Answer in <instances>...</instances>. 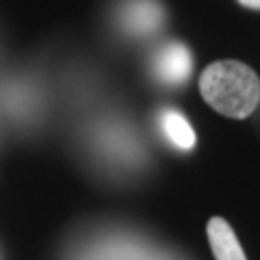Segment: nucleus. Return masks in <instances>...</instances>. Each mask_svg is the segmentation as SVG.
<instances>
[{
	"instance_id": "nucleus-1",
	"label": "nucleus",
	"mask_w": 260,
	"mask_h": 260,
	"mask_svg": "<svg viewBox=\"0 0 260 260\" xmlns=\"http://www.w3.org/2000/svg\"><path fill=\"white\" fill-rule=\"evenodd\" d=\"M200 91L217 113L245 119L260 102V78L239 61H217L202 72Z\"/></svg>"
},
{
	"instance_id": "nucleus-6",
	"label": "nucleus",
	"mask_w": 260,
	"mask_h": 260,
	"mask_svg": "<svg viewBox=\"0 0 260 260\" xmlns=\"http://www.w3.org/2000/svg\"><path fill=\"white\" fill-rule=\"evenodd\" d=\"M243 7H247V9H258L260 11V0H239Z\"/></svg>"
},
{
	"instance_id": "nucleus-4",
	"label": "nucleus",
	"mask_w": 260,
	"mask_h": 260,
	"mask_svg": "<svg viewBox=\"0 0 260 260\" xmlns=\"http://www.w3.org/2000/svg\"><path fill=\"white\" fill-rule=\"evenodd\" d=\"M158 130L172 148L180 152H191L195 148V133L189 124V119L178 109H162L158 113Z\"/></svg>"
},
{
	"instance_id": "nucleus-3",
	"label": "nucleus",
	"mask_w": 260,
	"mask_h": 260,
	"mask_svg": "<svg viewBox=\"0 0 260 260\" xmlns=\"http://www.w3.org/2000/svg\"><path fill=\"white\" fill-rule=\"evenodd\" d=\"M193 56L189 48L180 42H167L154 54V74L162 85L180 87L191 76Z\"/></svg>"
},
{
	"instance_id": "nucleus-2",
	"label": "nucleus",
	"mask_w": 260,
	"mask_h": 260,
	"mask_svg": "<svg viewBox=\"0 0 260 260\" xmlns=\"http://www.w3.org/2000/svg\"><path fill=\"white\" fill-rule=\"evenodd\" d=\"M117 22L130 37H150L165 22V11L158 0H124L117 9Z\"/></svg>"
},
{
	"instance_id": "nucleus-5",
	"label": "nucleus",
	"mask_w": 260,
	"mask_h": 260,
	"mask_svg": "<svg viewBox=\"0 0 260 260\" xmlns=\"http://www.w3.org/2000/svg\"><path fill=\"white\" fill-rule=\"evenodd\" d=\"M208 243L215 260H247L232 225L221 217H213L206 225Z\"/></svg>"
}]
</instances>
